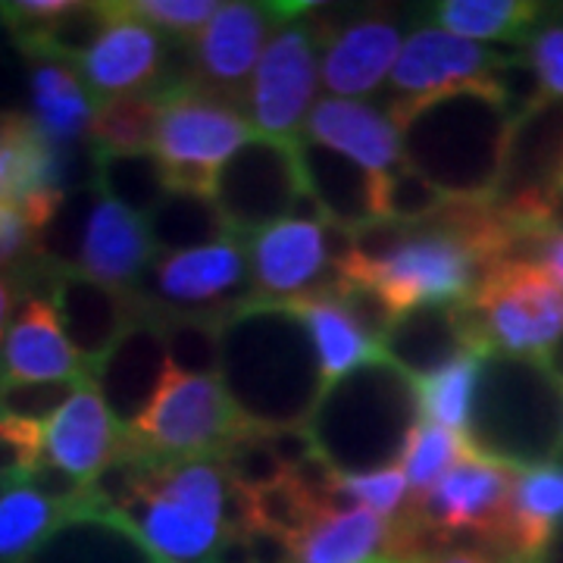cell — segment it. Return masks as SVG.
Listing matches in <instances>:
<instances>
[{
    "mask_svg": "<svg viewBox=\"0 0 563 563\" xmlns=\"http://www.w3.org/2000/svg\"><path fill=\"white\" fill-rule=\"evenodd\" d=\"M466 451H470V442L463 435L444 429V426L422 420L413 429L410 444H407L401 461L404 476H407V485H410V495L429 492L454 463L461 461Z\"/></svg>",
    "mask_w": 563,
    "mask_h": 563,
    "instance_id": "f35d334b",
    "label": "cell"
},
{
    "mask_svg": "<svg viewBox=\"0 0 563 563\" xmlns=\"http://www.w3.org/2000/svg\"><path fill=\"white\" fill-rule=\"evenodd\" d=\"M163 98L154 91L117 95L98 101L91 122V144L98 154H139L154 151L163 117Z\"/></svg>",
    "mask_w": 563,
    "mask_h": 563,
    "instance_id": "e575fe53",
    "label": "cell"
},
{
    "mask_svg": "<svg viewBox=\"0 0 563 563\" xmlns=\"http://www.w3.org/2000/svg\"><path fill=\"white\" fill-rule=\"evenodd\" d=\"M388 523L366 507L322 510L320 520L295 542V563H385Z\"/></svg>",
    "mask_w": 563,
    "mask_h": 563,
    "instance_id": "4dcf8cb0",
    "label": "cell"
},
{
    "mask_svg": "<svg viewBox=\"0 0 563 563\" xmlns=\"http://www.w3.org/2000/svg\"><path fill=\"white\" fill-rule=\"evenodd\" d=\"M539 363H542L544 369L551 373V379L563 388V335L558 339V342L551 344L548 351H544L542 357H539Z\"/></svg>",
    "mask_w": 563,
    "mask_h": 563,
    "instance_id": "6f0895ef",
    "label": "cell"
},
{
    "mask_svg": "<svg viewBox=\"0 0 563 563\" xmlns=\"http://www.w3.org/2000/svg\"><path fill=\"white\" fill-rule=\"evenodd\" d=\"M144 225L157 254H181L235 239L213 198L191 188H169L163 201L144 217Z\"/></svg>",
    "mask_w": 563,
    "mask_h": 563,
    "instance_id": "1f68e13d",
    "label": "cell"
},
{
    "mask_svg": "<svg viewBox=\"0 0 563 563\" xmlns=\"http://www.w3.org/2000/svg\"><path fill=\"white\" fill-rule=\"evenodd\" d=\"M303 191L320 203L325 222L357 232L379 220V179L344 154L313 139H295Z\"/></svg>",
    "mask_w": 563,
    "mask_h": 563,
    "instance_id": "d4e9b609",
    "label": "cell"
},
{
    "mask_svg": "<svg viewBox=\"0 0 563 563\" xmlns=\"http://www.w3.org/2000/svg\"><path fill=\"white\" fill-rule=\"evenodd\" d=\"M517 473L520 470L470 448L429 492L410 495L404 514L420 520L426 529L448 536L451 542L473 536L479 544L501 554V532L510 514Z\"/></svg>",
    "mask_w": 563,
    "mask_h": 563,
    "instance_id": "8fae6325",
    "label": "cell"
},
{
    "mask_svg": "<svg viewBox=\"0 0 563 563\" xmlns=\"http://www.w3.org/2000/svg\"><path fill=\"white\" fill-rule=\"evenodd\" d=\"M388 117L401 132L404 163L448 201H492L517 120L492 81L451 88Z\"/></svg>",
    "mask_w": 563,
    "mask_h": 563,
    "instance_id": "7a4b0ae2",
    "label": "cell"
},
{
    "mask_svg": "<svg viewBox=\"0 0 563 563\" xmlns=\"http://www.w3.org/2000/svg\"><path fill=\"white\" fill-rule=\"evenodd\" d=\"M463 439L514 470L551 463L563 451V388L532 357L488 354Z\"/></svg>",
    "mask_w": 563,
    "mask_h": 563,
    "instance_id": "277c9868",
    "label": "cell"
},
{
    "mask_svg": "<svg viewBox=\"0 0 563 563\" xmlns=\"http://www.w3.org/2000/svg\"><path fill=\"white\" fill-rule=\"evenodd\" d=\"M254 301L298 303L329 295L344 279L325 222L282 220L247 242Z\"/></svg>",
    "mask_w": 563,
    "mask_h": 563,
    "instance_id": "9a60e30c",
    "label": "cell"
},
{
    "mask_svg": "<svg viewBox=\"0 0 563 563\" xmlns=\"http://www.w3.org/2000/svg\"><path fill=\"white\" fill-rule=\"evenodd\" d=\"M144 313L166 317H213L225 320L254 301L251 285V261L247 242H225L181 251V254H157L151 266L132 285Z\"/></svg>",
    "mask_w": 563,
    "mask_h": 563,
    "instance_id": "8992f818",
    "label": "cell"
},
{
    "mask_svg": "<svg viewBox=\"0 0 563 563\" xmlns=\"http://www.w3.org/2000/svg\"><path fill=\"white\" fill-rule=\"evenodd\" d=\"M301 135L339 151L347 161H354L376 176L395 169L404 161L401 132L395 120L385 117L379 107H369L363 101L322 98L313 103Z\"/></svg>",
    "mask_w": 563,
    "mask_h": 563,
    "instance_id": "484cf974",
    "label": "cell"
},
{
    "mask_svg": "<svg viewBox=\"0 0 563 563\" xmlns=\"http://www.w3.org/2000/svg\"><path fill=\"white\" fill-rule=\"evenodd\" d=\"M448 198L442 191L410 169L407 163H398L395 169L383 173L379 179V220L401 222V225H422L442 210Z\"/></svg>",
    "mask_w": 563,
    "mask_h": 563,
    "instance_id": "ab89813d",
    "label": "cell"
},
{
    "mask_svg": "<svg viewBox=\"0 0 563 563\" xmlns=\"http://www.w3.org/2000/svg\"><path fill=\"white\" fill-rule=\"evenodd\" d=\"M329 298L342 307L344 313L354 320V325L363 332V339L373 342L376 347L388 335V329L395 325V320L401 317V310L369 282L342 279L329 291Z\"/></svg>",
    "mask_w": 563,
    "mask_h": 563,
    "instance_id": "ee69618b",
    "label": "cell"
},
{
    "mask_svg": "<svg viewBox=\"0 0 563 563\" xmlns=\"http://www.w3.org/2000/svg\"><path fill=\"white\" fill-rule=\"evenodd\" d=\"M254 135L242 107L185 88L163 103L154 154L166 169H217Z\"/></svg>",
    "mask_w": 563,
    "mask_h": 563,
    "instance_id": "ac0fdd59",
    "label": "cell"
},
{
    "mask_svg": "<svg viewBox=\"0 0 563 563\" xmlns=\"http://www.w3.org/2000/svg\"><path fill=\"white\" fill-rule=\"evenodd\" d=\"M422 563H520L514 561V558H504L498 551H492V548H485V544H444L442 551H435V554H429Z\"/></svg>",
    "mask_w": 563,
    "mask_h": 563,
    "instance_id": "f5cc1de1",
    "label": "cell"
},
{
    "mask_svg": "<svg viewBox=\"0 0 563 563\" xmlns=\"http://www.w3.org/2000/svg\"><path fill=\"white\" fill-rule=\"evenodd\" d=\"M76 69L98 101L135 91H154L169 101L191 88L188 41H169L161 29L129 13L125 3H110V20L101 38Z\"/></svg>",
    "mask_w": 563,
    "mask_h": 563,
    "instance_id": "52a82bcc",
    "label": "cell"
},
{
    "mask_svg": "<svg viewBox=\"0 0 563 563\" xmlns=\"http://www.w3.org/2000/svg\"><path fill=\"white\" fill-rule=\"evenodd\" d=\"M91 379L69 339L63 335L54 303L44 291L22 295L0 347V383H81Z\"/></svg>",
    "mask_w": 563,
    "mask_h": 563,
    "instance_id": "603a6c76",
    "label": "cell"
},
{
    "mask_svg": "<svg viewBox=\"0 0 563 563\" xmlns=\"http://www.w3.org/2000/svg\"><path fill=\"white\" fill-rule=\"evenodd\" d=\"M125 442V429L113 420L98 385L81 379L76 395L44 426V463L57 473L91 485L117 461Z\"/></svg>",
    "mask_w": 563,
    "mask_h": 563,
    "instance_id": "ffe728a7",
    "label": "cell"
},
{
    "mask_svg": "<svg viewBox=\"0 0 563 563\" xmlns=\"http://www.w3.org/2000/svg\"><path fill=\"white\" fill-rule=\"evenodd\" d=\"M0 22H3V20H0Z\"/></svg>",
    "mask_w": 563,
    "mask_h": 563,
    "instance_id": "91938a15",
    "label": "cell"
},
{
    "mask_svg": "<svg viewBox=\"0 0 563 563\" xmlns=\"http://www.w3.org/2000/svg\"><path fill=\"white\" fill-rule=\"evenodd\" d=\"M85 517L79 504L47 495L35 483L0 488V563H32L69 523Z\"/></svg>",
    "mask_w": 563,
    "mask_h": 563,
    "instance_id": "83f0119b",
    "label": "cell"
},
{
    "mask_svg": "<svg viewBox=\"0 0 563 563\" xmlns=\"http://www.w3.org/2000/svg\"><path fill=\"white\" fill-rule=\"evenodd\" d=\"M166 376H169V361L163 342V322L144 313L122 332L113 351L95 366L91 383L98 385L113 420L122 429H132L161 395Z\"/></svg>",
    "mask_w": 563,
    "mask_h": 563,
    "instance_id": "44dd1931",
    "label": "cell"
},
{
    "mask_svg": "<svg viewBox=\"0 0 563 563\" xmlns=\"http://www.w3.org/2000/svg\"><path fill=\"white\" fill-rule=\"evenodd\" d=\"M63 191V151L41 139L29 113L0 110V201Z\"/></svg>",
    "mask_w": 563,
    "mask_h": 563,
    "instance_id": "f546056e",
    "label": "cell"
},
{
    "mask_svg": "<svg viewBox=\"0 0 563 563\" xmlns=\"http://www.w3.org/2000/svg\"><path fill=\"white\" fill-rule=\"evenodd\" d=\"M163 342L169 373L176 376H220V329L222 320L213 317H166Z\"/></svg>",
    "mask_w": 563,
    "mask_h": 563,
    "instance_id": "74e56055",
    "label": "cell"
},
{
    "mask_svg": "<svg viewBox=\"0 0 563 563\" xmlns=\"http://www.w3.org/2000/svg\"><path fill=\"white\" fill-rule=\"evenodd\" d=\"M217 379L235 413L261 432L307 426L325 391L310 329L288 303L251 301L222 320Z\"/></svg>",
    "mask_w": 563,
    "mask_h": 563,
    "instance_id": "6da1fadb",
    "label": "cell"
},
{
    "mask_svg": "<svg viewBox=\"0 0 563 563\" xmlns=\"http://www.w3.org/2000/svg\"><path fill=\"white\" fill-rule=\"evenodd\" d=\"M288 307H295L307 322V329H310V339H313V347H317L325 385L347 376L361 363L379 357V347L363 339V332L354 325V320L329 295L288 303Z\"/></svg>",
    "mask_w": 563,
    "mask_h": 563,
    "instance_id": "d6a6232c",
    "label": "cell"
},
{
    "mask_svg": "<svg viewBox=\"0 0 563 563\" xmlns=\"http://www.w3.org/2000/svg\"><path fill=\"white\" fill-rule=\"evenodd\" d=\"M41 285L54 303L63 335L88 366V373H95V366L120 342L122 332L144 317V307L132 295V288H110L76 269H60L47 263Z\"/></svg>",
    "mask_w": 563,
    "mask_h": 563,
    "instance_id": "e0dca14e",
    "label": "cell"
},
{
    "mask_svg": "<svg viewBox=\"0 0 563 563\" xmlns=\"http://www.w3.org/2000/svg\"><path fill=\"white\" fill-rule=\"evenodd\" d=\"M322 41L320 76L332 98L357 101L379 91L404 47L401 16L395 10H373L335 25L332 16L310 13Z\"/></svg>",
    "mask_w": 563,
    "mask_h": 563,
    "instance_id": "2e32d148",
    "label": "cell"
},
{
    "mask_svg": "<svg viewBox=\"0 0 563 563\" xmlns=\"http://www.w3.org/2000/svg\"><path fill=\"white\" fill-rule=\"evenodd\" d=\"M526 47V60L532 63L536 76L542 81L544 98L563 101V22H548L542 29H532Z\"/></svg>",
    "mask_w": 563,
    "mask_h": 563,
    "instance_id": "681fc988",
    "label": "cell"
},
{
    "mask_svg": "<svg viewBox=\"0 0 563 563\" xmlns=\"http://www.w3.org/2000/svg\"><path fill=\"white\" fill-rule=\"evenodd\" d=\"M526 563H563V520L551 529V536L544 539V544L539 548V554L529 558Z\"/></svg>",
    "mask_w": 563,
    "mask_h": 563,
    "instance_id": "9f6ffc18",
    "label": "cell"
},
{
    "mask_svg": "<svg viewBox=\"0 0 563 563\" xmlns=\"http://www.w3.org/2000/svg\"><path fill=\"white\" fill-rule=\"evenodd\" d=\"M379 354L385 361L404 369L413 383H422L435 373H442L448 363L463 354H483L488 357V344L483 342L470 310L457 307H413L404 310L388 329Z\"/></svg>",
    "mask_w": 563,
    "mask_h": 563,
    "instance_id": "7402d4cb",
    "label": "cell"
},
{
    "mask_svg": "<svg viewBox=\"0 0 563 563\" xmlns=\"http://www.w3.org/2000/svg\"><path fill=\"white\" fill-rule=\"evenodd\" d=\"M320 47V32L310 13L288 20V25L269 38L244 101L257 135L301 139L303 122L317 103Z\"/></svg>",
    "mask_w": 563,
    "mask_h": 563,
    "instance_id": "7c38bea8",
    "label": "cell"
},
{
    "mask_svg": "<svg viewBox=\"0 0 563 563\" xmlns=\"http://www.w3.org/2000/svg\"><path fill=\"white\" fill-rule=\"evenodd\" d=\"M129 13H135L147 25L161 29L163 35L191 41L220 10L217 0H129Z\"/></svg>",
    "mask_w": 563,
    "mask_h": 563,
    "instance_id": "f6af8a7d",
    "label": "cell"
},
{
    "mask_svg": "<svg viewBox=\"0 0 563 563\" xmlns=\"http://www.w3.org/2000/svg\"><path fill=\"white\" fill-rule=\"evenodd\" d=\"M217 461H220L222 473L229 476V483L247 495L288 479V470L282 466L276 451L266 442V432L254 429V426H244Z\"/></svg>",
    "mask_w": 563,
    "mask_h": 563,
    "instance_id": "60d3db41",
    "label": "cell"
},
{
    "mask_svg": "<svg viewBox=\"0 0 563 563\" xmlns=\"http://www.w3.org/2000/svg\"><path fill=\"white\" fill-rule=\"evenodd\" d=\"M317 520H320V510L291 479L251 495V529H269L298 542Z\"/></svg>",
    "mask_w": 563,
    "mask_h": 563,
    "instance_id": "b9f144b4",
    "label": "cell"
},
{
    "mask_svg": "<svg viewBox=\"0 0 563 563\" xmlns=\"http://www.w3.org/2000/svg\"><path fill=\"white\" fill-rule=\"evenodd\" d=\"M98 188L103 198L144 220L169 191V169L154 151L98 154Z\"/></svg>",
    "mask_w": 563,
    "mask_h": 563,
    "instance_id": "d590c367",
    "label": "cell"
},
{
    "mask_svg": "<svg viewBox=\"0 0 563 563\" xmlns=\"http://www.w3.org/2000/svg\"><path fill=\"white\" fill-rule=\"evenodd\" d=\"M103 520H113L117 526H122L154 561L207 563L213 548L225 536V529L220 523L207 520V517L181 507V504L166 501L163 495L151 492L147 483H141Z\"/></svg>",
    "mask_w": 563,
    "mask_h": 563,
    "instance_id": "cb8c5ba5",
    "label": "cell"
},
{
    "mask_svg": "<svg viewBox=\"0 0 563 563\" xmlns=\"http://www.w3.org/2000/svg\"><path fill=\"white\" fill-rule=\"evenodd\" d=\"M463 307L492 354L539 361L563 335V291L536 263L498 266Z\"/></svg>",
    "mask_w": 563,
    "mask_h": 563,
    "instance_id": "ba28073f",
    "label": "cell"
},
{
    "mask_svg": "<svg viewBox=\"0 0 563 563\" xmlns=\"http://www.w3.org/2000/svg\"><path fill=\"white\" fill-rule=\"evenodd\" d=\"M244 426L220 379L169 373L147 413L125 432L154 461H191L220 457Z\"/></svg>",
    "mask_w": 563,
    "mask_h": 563,
    "instance_id": "30bf717a",
    "label": "cell"
},
{
    "mask_svg": "<svg viewBox=\"0 0 563 563\" xmlns=\"http://www.w3.org/2000/svg\"><path fill=\"white\" fill-rule=\"evenodd\" d=\"M339 492L351 501H361V507L379 514L385 520H395L410 501V485H407L401 463L379 473H366V476H342Z\"/></svg>",
    "mask_w": 563,
    "mask_h": 563,
    "instance_id": "bcb514c9",
    "label": "cell"
},
{
    "mask_svg": "<svg viewBox=\"0 0 563 563\" xmlns=\"http://www.w3.org/2000/svg\"><path fill=\"white\" fill-rule=\"evenodd\" d=\"M154 563H176V561H154Z\"/></svg>",
    "mask_w": 563,
    "mask_h": 563,
    "instance_id": "680465c9",
    "label": "cell"
},
{
    "mask_svg": "<svg viewBox=\"0 0 563 563\" xmlns=\"http://www.w3.org/2000/svg\"><path fill=\"white\" fill-rule=\"evenodd\" d=\"M483 361V354H463L454 363H448L442 373L417 383L422 420L463 435L466 422H470V407H473Z\"/></svg>",
    "mask_w": 563,
    "mask_h": 563,
    "instance_id": "8d00e7d4",
    "label": "cell"
},
{
    "mask_svg": "<svg viewBox=\"0 0 563 563\" xmlns=\"http://www.w3.org/2000/svg\"><path fill=\"white\" fill-rule=\"evenodd\" d=\"M303 191L298 147L288 139L251 135L242 147L213 169L210 198L235 239H254L291 217Z\"/></svg>",
    "mask_w": 563,
    "mask_h": 563,
    "instance_id": "9c48e42d",
    "label": "cell"
},
{
    "mask_svg": "<svg viewBox=\"0 0 563 563\" xmlns=\"http://www.w3.org/2000/svg\"><path fill=\"white\" fill-rule=\"evenodd\" d=\"M563 520V466L558 461L517 473L510 514L501 532V554L526 563L539 554L551 529Z\"/></svg>",
    "mask_w": 563,
    "mask_h": 563,
    "instance_id": "f1b7e54d",
    "label": "cell"
},
{
    "mask_svg": "<svg viewBox=\"0 0 563 563\" xmlns=\"http://www.w3.org/2000/svg\"><path fill=\"white\" fill-rule=\"evenodd\" d=\"M563 185V101L542 98L514 120L492 210L517 229L544 232L548 201Z\"/></svg>",
    "mask_w": 563,
    "mask_h": 563,
    "instance_id": "4fadbf2b",
    "label": "cell"
},
{
    "mask_svg": "<svg viewBox=\"0 0 563 563\" xmlns=\"http://www.w3.org/2000/svg\"><path fill=\"white\" fill-rule=\"evenodd\" d=\"M29 120L51 147L66 151L91 139L98 98L81 81L73 63L38 57L29 60Z\"/></svg>",
    "mask_w": 563,
    "mask_h": 563,
    "instance_id": "4316f807",
    "label": "cell"
},
{
    "mask_svg": "<svg viewBox=\"0 0 563 563\" xmlns=\"http://www.w3.org/2000/svg\"><path fill=\"white\" fill-rule=\"evenodd\" d=\"M266 442L276 451V457H279L285 470H295V466L307 461V457L320 454L313 439H310V432H307V426L273 429V432H266Z\"/></svg>",
    "mask_w": 563,
    "mask_h": 563,
    "instance_id": "f907efd6",
    "label": "cell"
},
{
    "mask_svg": "<svg viewBox=\"0 0 563 563\" xmlns=\"http://www.w3.org/2000/svg\"><path fill=\"white\" fill-rule=\"evenodd\" d=\"M282 20L276 3H220L201 35L188 41L191 88L242 107L247 101L254 69L269 44V29Z\"/></svg>",
    "mask_w": 563,
    "mask_h": 563,
    "instance_id": "5bb4252c",
    "label": "cell"
},
{
    "mask_svg": "<svg viewBox=\"0 0 563 563\" xmlns=\"http://www.w3.org/2000/svg\"><path fill=\"white\" fill-rule=\"evenodd\" d=\"M76 388L79 383H0V417L47 426Z\"/></svg>",
    "mask_w": 563,
    "mask_h": 563,
    "instance_id": "7dc6e473",
    "label": "cell"
},
{
    "mask_svg": "<svg viewBox=\"0 0 563 563\" xmlns=\"http://www.w3.org/2000/svg\"><path fill=\"white\" fill-rule=\"evenodd\" d=\"M247 544H251V558L254 563H295V542L285 539L279 532H269V529H247Z\"/></svg>",
    "mask_w": 563,
    "mask_h": 563,
    "instance_id": "816d5d0a",
    "label": "cell"
},
{
    "mask_svg": "<svg viewBox=\"0 0 563 563\" xmlns=\"http://www.w3.org/2000/svg\"><path fill=\"white\" fill-rule=\"evenodd\" d=\"M501 54L485 51L483 44L444 32L442 25H420L404 38L401 54L388 76L391 110L444 95L451 88L488 81Z\"/></svg>",
    "mask_w": 563,
    "mask_h": 563,
    "instance_id": "d6986e66",
    "label": "cell"
},
{
    "mask_svg": "<svg viewBox=\"0 0 563 563\" xmlns=\"http://www.w3.org/2000/svg\"><path fill=\"white\" fill-rule=\"evenodd\" d=\"M44 466V426L0 417V488L32 483Z\"/></svg>",
    "mask_w": 563,
    "mask_h": 563,
    "instance_id": "7bdbcfd3",
    "label": "cell"
},
{
    "mask_svg": "<svg viewBox=\"0 0 563 563\" xmlns=\"http://www.w3.org/2000/svg\"><path fill=\"white\" fill-rule=\"evenodd\" d=\"M420 422L417 383L379 354L325 385L307 432L342 476H366L398 466Z\"/></svg>",
    "mask_w": 563,
    "mask_h": 563,
    "instance_id": "3957f363",
    "label": "cell"
},
{
    "mask_svg": "<svg viewBox=\"0 0 563 563\" xmlns=\"http://www.w3.org/2000/svg\"><path fill=\"white\" fill-rule=\"evenodd\" d=\"M542 3L523 0H444L432 16L444 32L466 41H526L542 20Z\"/></svg>",
    "mask_w": 563,
    "mask_h": 563,
    "instance_id": "836d02e7",
    "label": "cell"
},
{
    "mask_svg": "<svg viewBox=\"0 0 563 563\" xmlns=\"http://www.w3.org/2000/svg\"><path fill=\"white\" fill-rule=\"evenodd\" d=\"M498 269L495 254L483 242L463 235L435 217L410 225L404 242L376 266H344V279L369 282L398 310L413 307H457Z\"/></svg>",
    "mask_w": 563,
    "mask_h": 563,
    "instance_id": "5b68a950",
    "label": "cell"
},
{
    "mask_svg": "<svg viewBox=\"0 0 563 563\" xmlns=\"http://www.w3.org/2000/svg\"><path fill=\"white\" fill-rule=\"evenodd\" d=\"M20 295H25V285H22L20 276L0 273V347H3V339H7V329H10L13 307H16Z\"/></svg>",
    "mask_w": 563,
    "mask_h": 563,
    "instance_id": "db71d44e",
    "label": "cell"
},
{
    "mask_svg": "<svg viewBox=\"0 0 563 563\" xmlns=\"http://www.w3.org/2000/svg\"><path fill=\"white\" fill-rule=\"evenodd\" d=\"M542 269L563 291V232H544L542 239Z\"/></svg>",
    "mask_w": 563,
    "mask_h": 563,
    "instance_id": "11a10c76",
    "label": "cell"
},
{
    "mask_svg": "<svg viewBox=\"0 0 563 563\" xmlns=\"http://www.w3.org/2000/svg\"><path fill=\"white\" fill-rule=\"evenodd\" d=\"M41 261V235L20 201H0V269L22 276Z\"/></svg>",
    "mask_w": 563,
    "mask_h": 563,
    "instance_id": "c3c4849f",
    "label": "cell"
}]
</instances>
